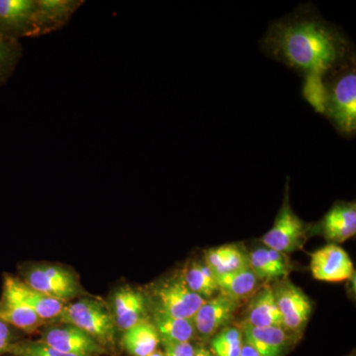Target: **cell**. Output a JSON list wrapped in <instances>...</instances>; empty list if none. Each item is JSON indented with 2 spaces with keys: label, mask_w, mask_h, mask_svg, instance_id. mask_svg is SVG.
Here are the masks:
<instances>
[{
  "label": "cell",
  "mask_w": 356,
  "mask_h": 356,
  "mask_svg": "<svg viewBox=\"0 0 356 356\" xmlns=\"http://www.w3.org/2000/svg\"><path fill=\"white\" fill-rule=\"evenodd\" d=\"M55 321L74 325L97 341L107 353L116 346V331L111 311L102 302L81 298L65 304Z\"/></svg>",
  "instance_id": "cell-3"
},
{
  "label": "cell",
  "mask_w": 356,
  "mask_h": 356,
  "mask_svg": "<svg viewBox=\"0 0 356 356\" xmlns=\"http://www.w3.org/2000/svg\"><path fill=\"white\" fill-rule=\"evenodd\" d=\"M243 336L259 356H283L289 346L290 337L283 327H255L243 325Z\"/></svg>",
  "instance_id": "cell-16"
},
{
  "label": "cell",
  "mask_w": 356,
  "mask_h": 356,
  "mask_svg": "<svg viewBox=\"0 0 356 356\" xmlns=\"http://www.w3.org/2000/svg\"><path fill=\"white\" fill-rule=\"evenodd\" d=\"M276 305L282 318V327L288 334L304 331L312 314L311 300L301 288L288 280L280 281L273 288Z\"/></svg>",
  "instance_id": "cell-7"
},
{
  "label": "cell",
  "mask_w": 356,
  "mask_h": 356,
  "mask_svg": "<svg viewBox=\"0 0 356 356\" xmlns=\"http://www.w3.org/2000/svg\"><path fill=\"white\" fill-rule=\"evenodd\" d=\"M83 3L81 0H37L36 37L67 24Z\"/></svg>",
  "instance_id": "cell-15"
},
{
  "label": "cell",
  "mask_w": 356,
  "mask_h": 356,
  "mask_svg": "<svg viewBox=\"0 0 356 356\" xmlns=\"http://www.w3.org/2000/svg\"><path fill=\"white\" fill-rule=\"evenodd\" d=\"M152 323L158 331L161 343H191L196 332L193 320L172 317L156 309Z\"/></svg>",
  "instance_id": "cell-23"
},
{
  "label": "cell",
  "mask_w": 356,
  "mask_h": 356,
  "mask_svg": "<svg viewBox=\"0 0 356 356\" xmlns=\"http://www.w3.org/2000/svg\"><path fill=\"white\" fill-rule=\"evenodd\" d=\"M317 228L329 242L341 243L356 233V204L337 201L318 222Z\"/></svg>",
  "instance_id": "cell-14"
},
{
  "label": "cell",
  "mask_w": 356,
  "mask_h": 356,
  "mask_svg": "<svg viewBox=\"0 0 356 356\" xmlns=\"http://www.w3.org/2000/svg\"><path fill=\"white\" fill-rule=\"evenodd\" d=\"M22 56L19 41L6 36L0 31V86L13 76Z\"/></svg>",
  "instance_id": "cell-26"
},
{
  "label": "cell",
  "mask_w": 356,
  "mask_h": 356,
  "mask_svg": "<svg viewBox=\"0 0 356 356\" xmlns=\"http://www.w3.org/2000/svg\"><path fill=\"white\" fill-rule=\"evenodd\" d=\"M21 275L20 280L33 289L65 304L81 293L76 275L57 264H33L25 267Z\"/></svg>",
  "instance_id": "cell-4"
},
{
  "label": "cell",
  "mask_w": 356,
  "mask_h": 356,
  "mask_svg": "<svg viewBox=\"0 0 356 356\" xmlns=\"http://www.w3.org/2000/svg\"><path fill=\"white\" fill-rule=\"evenodd\" d=\"M320 114L339 135L353 139L356 134V65L355 60L330 72L323 79Z\"/></svg>",
  "instance_id": "cell-2"
},
{
  "label": "cell",
  "mask_w": 356,
  "mask_h": 356,
  "mask_svg": "<svg viewBox=\"0 0 356 356\" xmlns=\"http://www.w3.org/2000/svg\"><path fill=\"white\" fill-rule=\"evenodd\" d=\"M310 227L293 211L289 199L288 180L284 201L275 218L273 228L262 236L261 242L266 248L282 254H290L301 248Z\"/></svg>",
  "instance_id": "cell-5"
},
{
  "label": "cell",
  "mask_w": 356,
  "mask_h": 356,
  "mask_svg": "<svg viewBox=\"0 0 356 356\" xmlns=\"http://www.w3.org/2000/svg\"><path fill=\"white\" fill-rule=\"evenodd\" d=\"M147 309L146 297L139 290L123 286L114 292L111 314L117 330L126 332L147 321Z\"/></svg>",
  "instance_id": "cell-13"
},
{
  "label": "cell",
  "mask_w": 356,
  "mask_h": 356,
  "mask_svg": "<svg viewBox=\"0 0 356 356\" xmlns=\"http://www.w3.org/2000/svg\"><path fill=\"white\" fill-rule=\"evenodd\" d=\"M2 292L18 300L34 311L44 321H55L60 315L65 305L58 300L50 298L41 292L33 289L24 281L6 274L2 284Z\"/></svg>",
  "instance_id": "cell-12"
},
{
  "label": "cell",
  "mask_w": 356,
  "mask_h": 356,
  "mask_svg": "<svg viewBox=\"0 0 356 356\" xmlns=\"http://www.w3.org/2000/svg\"><path fill=\"white\" fill-rule=\"evenodd\" d=\"M161 339L156 327L144 321L124 332L122 346L130 356H147L158 350Z\"/></svg>",
  "instance_id": "cell-22"
},
{
  "label": "cell",
  "mask_w": 356,
  "mask_h": 356,
  "mask_svg": "<svg viewBox=\"0 0 356 356\" xmlns=\"http://www.w3.org/2000/svg\"><path fill=\"white\" fill-rule=\"evenodd\" d=\"M248 266L261 281L283 280L290 270L286 254L266 247L259 248L248 254Z\"/></svg>",
  "instance_id": "cell-18"
},
{
  "label": "cell",
  "mask_w": 356,
  "mask_h": 356,
  "mask_svg": "<svg viewBox=\"0 0 356 356\" xmlns=\"http://www.w3.org/2000/svg\"><path fill=\"white\" fill-rule=\"evenodd\" d=\"M205 264L215 275H221L248 267V254L236 245L210 248L204 255Z\"/></svg>",
  "instance_id": "cell-21"
},
{
  "label": "cell",
  "mask_w": 356,
  "mask_h": 356,
  "mask_svg": "<svg viewBox=\"0 0 356 356\" xmlns=\"http://www.w3.org/2000/svg\"><path fill=\"white\" fill-rule=\"evenodd\" d=\"M154 309L175 318L193 320L199 308L206 301L192 292L181 274L168 278L154 290Z\"/></svg>",
  "instance_id": "cell-6"
},
{
  "label": "cell",
  "mask_w": 356,
  "mask_h": 356,
  "mask_svg": "<svg viewBox=\"0 0 356 356\" xmlns=\"http://www.w3.org/2000/svg\"><path fill=\"white\" fill-rule=\"evenodd\" d=\"M240 356H259V355L250 343L243 339L242 351H241Z\"/></svg>",
  "instance_id": "cell-30"
},
{
  "label": "cell",
  "mask_w": 356,
  "mask_h": 356,
  "mask_svg": "<svg viewBox=\"0 0 356 356\" xmlns=\"http://www.w3.org/2000/svg\"><path fill=\"white\" fill-rule=\"evenodd\" d=\"M185 283L192 292L205 300L214 297L219 292L216 275L205 262L193 261L182 273Z\"/></svg>",
  "instance_id": "cell-24"
},
{
  "label": "cell",
  "mask_w": 356,
  "mask_h": 356,
  "mask_svg": "<svg viewBox=\"0 0 356 356\" xmlns=\"http://www.w3.org/2000/svg\"><path fill=\"white\" fill-rule=\"evenodd\" d=\"M261 50L303 77L302 93L318 113L324 77L355 58V47L343 30L323 18L312 4H302L273 21Z\"/></svg>",
  "instance_id": "cell-1"
},
{
  "label": "cell",
  "mask_w": 356,
  "mask_h": 356,
  "mask_svg": "<svg viewBox=\"0 0 356 356\" xmlns=\"http://www.w3.org/2000/svg\"><path fill=\"white\" fill-rule=\"evenodd\" d=\"M245 324L255 327H282V318L276 305L273 287L259 288L250 298Z\"/></svg>",
  "instance_id": "cell-17"
},
{
  "label": "cell",
  "mask_w": 356,
  "mask_h": 356,
  "mask_svg": "<svg viewBox=\"0 0 356 356\" xmlns=\"http://www.w3.org/2000/svg\"><path fill=\"white\" fill-rule=\"evenodd\" d=\"M147 356H165V353H163V350H156V351H154L153 353H151V355Z\"/></svg>",
  "instance_id": "cell-32"
},
{
  "label": "cell",
  "mask_w": 356,
  "mask_h": 356,
  "mask_svg": "<svg viewBox=\"0 0 356 356\" xmlns=\"http://www.w3.org/2000/svg\"><path fill=\"white\" fill-rule=\"evenodd\" d=\"M216 281L219 293L240 304L245 300L252 298L261 288V280L250 266L235 273L217 275Z\"/></svg>",
  "instance_id": "cell-19"
},
{
  "label": "cell",
  "mask_w": 356,
  "mask_h": 356,
  "mask_svg": "<svg viewBox=\"0 0 356 356\" xmlns=\"http://www.w3.org/2000/svg\"><path fill=\"white\" fill-rule=\"evenodd\" d=\"M9 355L13 356H77L60 353L41 341H16L11 346Z\"/></svg>",
  "instance_id": "cell-27"
},
{
  "label": "cell",
  "mask_w": 356,
  "mask_h": 356,
  "mask_svg": "<svg viewBox=\"0 0 356 356\" xmlns=\"http://www.w3.org/2000/svg\"><path fill=\"white\" fill-rule=\"evenodd\" d=\"M165 356H193L195 348L191 343H161Z\"/></svg>",
  "instance_id": "cell-29"
},
{
  "label": "cell",
  "mask_w": 356,
  "mask_h": 356,
  "mask_svg": "<svg viewBox=\"0 0 356 356\" xmlns=\"http://www.w3.org/2000/svg\"><path fill=\"white\" fill-rule=\"evenodd\" d=\"M37 0H0V31L19 41L36 37Z\"/></svg>",
  "instance_id": "cell-9"
},
{
  "label": "cell",
  "mask_w": 356,
  "mask_h": 356,
  "mask_svg": "<svg viewBox=\"0 0 356 356\" xmlns=\"http://www.w3.org/2000/svg\"><path fill=\"white\" fill-rule=\"evenodd\" d=\"M40 341L67 355L102 356L108 353L92 337L72 325L62 324L46 327Z\"/></svg>",
  "instance_id": "cell-8"
},
{
  "label": "cell",
  "mask_w": 356,
  "mask_h": 356,
  "mask_svg": "<svg viewBox=\"0 0 356 356\" xmlns=\"http://www.w3.org/2000/svg\"><path fill=\"white\" fill-rule=\"evenodd\" d=\"M0 320L13 329L27 334L36 332L46 324V321L40 318L34 311L3 292L0 297Z\"/></svg>",
  "instance_id": "cell-20"
},
{
  "label": "cell",
  "mask_w": 356,
  "mask_h": 356,
  "mask_svg": "<svg viewBox=\"0 0 356 356\" xmlns=\"http://www.w3.org/2000/svg\"><path fill=\"white\" fill-rule=\"evenodd\" d=\"M193 356H215V355L212 353V350H207L203 346H199V348H195Z\"/></svg>",
  "instance_id": "cell-31"
},
{
  "label": "cell",
  "mask_w": 356,
  "mask_h": 356,
  "mask_svg": "<svg viewBox=\"0 0 356 356\" xmlns=\"http://www.w3.org/2000/svg\"><path fill=\"white\" fill-rule=\"evenodd\" d=\"M240 303L219 293L206 300L193 318L194 327L199 336L213 337L228 327L235 317Z\"/></svg>",
  "instance_id": "cell-10"
},
{
  "label": "cell",
  "mask_w": 356,
  "mask_h": 356,
  "mask_svg": "<svg viewBox=\"0 0 356 356\" xmlns=\"http://www.w3.org/2000/svg\"><path fill=\"white\" fill-rule=\"evenodd\" d=\"M13 327L0 320V356L7 355L11 346L16 343L13 331Z\"/></svg>",
  "instance_id": "cell-28"
},
{
  "label": "cell",
  "mask_w": 356,
  "mask_h": 356,
  "mask_svg": "<svg viewBox=\"0 0 356 356\" xmlns=\"http://www.w3.org/2000/svg\"><path fill=\"white\" fill-rule=\"evenodd\" d=\"M243 343V331L228 325L213 337L211 346L215 356H240Z\"/></svg>",
  "instance_id": "cell-25"
},
{
  "label": "cell",
  "mask_w": 356,
  "mask_h": 356,
  "mask_svg": "<svg viewBox=\"0 0 356 356\" xmlns=\"http://www.w3.org/2000/svg\"><path fill=\"white\" fill-rule=\"evenodd\" d=\"M310 268L314 278L324 282H341L355 275V268L348 252L330 243L311 255Z\"/></svg>",
  "instance_id": "cell-11"
}]
</instances>
